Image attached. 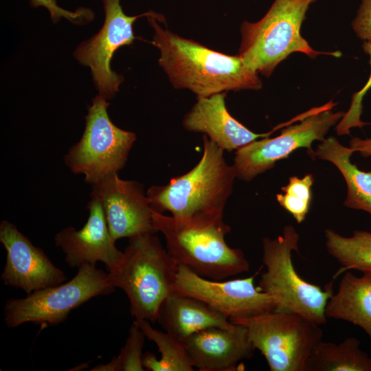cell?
Segmentation results:
<instances>
[{
	"label": "cell",
	"instance_id": "1",
	"mask_svg": "<svg viewBox=\"0 0 371 371\" xmlns=\"http://www.w3.org/2000/svg\"><path fill=\"white\" fill-rule=\"evenodd\" d=\"M154 29L152 44L160 52L159 64L177 89H186L197 97L239 90H258L262 82L258 72L238 54L211 49L164 28L163 16L150 11L146 16Z\"/></svg>",
	"mask_w": 371,
	"mask_h": 371
},
{
	"label": "cell",
	"instance_id": "2",
	"mask_svg": "<svg viewBox=\"0 0 371 371\" xmlns=\"http://www.w3.org/2000/svg\"><path fill=\"white\" fill-rule=\"evenodd\" d=\"M153 223L157 232L164 235L166 249L178 264L201 276L222 280L249 270L243 251L225 241L231 228L223 216L179 219L153 210Z\"/></svg>",
	"mask_w": 371,
	"mask_h": 371
},
{
	"label": "cell",
	"instance_id": "3",
	"mask_svg": "<svg viewBox=\"0 0 371 371\" xmlns=\"http://www.w3.org/2000/svg\"><path fill=\"white\" fill-rule=\"evenodd\" d=\"M203 143V155L190 171L166 185L148 189L146 196L153 211L168 212L179 219L224 215L236 172L233 165L227 164L224 150L205 135Z\"/></svg>",
	"mask_w": 371,
	"mask_h": 371
},
{
	"label": "cell",
	"instance_id": "4",
	"mask_svg": "<svg viewBox=\"0 0 371 371\" xmlns=\"http://www.w3.org/2000/svg\"><path fill=\"white\" fill-rule=\"evenodd\" d=\"M178 268L155 234H146L128 238L122 260L108 276L126 293L135 320L155 323L162 303L174 291Z\"/></svg>",
	"mask_w": 371,
	"mask_h": 371
},
{
	"label": "cell",
	"instance_id": "5",
	"mask_svg": "<svg viewBox=\"0 0 371 371\" xmlns=\"http://www.w3.org/2000/svg\"><path fill=\"white\" fill-rule=\"evenodd\" d=\"M315 1L275 0L260 20L244 21L240 25L238 55L256 71L267 77L279 63L295 52L311 58L320 54L340 57V52L315 50L301 34L306 13Z\"/></svg>",
	"mask_w": 371,
	"mask_h": 371
},
{
	"label": "cell",
	"instance_id": "6",
	"mask_svg": "<svg viewBox=\"0 0 371 371\" xmlns=\"http://www.w3.org/2000/svg\"><path fill=\"white\" fill-rule=\"evenodd\" d=\"M299 234L292 225L284 227L274 239L262 240L263 272L258 282L260 290L276 302L278 312L294 313L318 325L326 323L325 309L333 295V280L322 289L302 279L292 261V251L298 252Z\"/></svg>",
	"mask_w": 371,
	"mask_h": 371
},
{
	"label": "cell",
	"instance_id": "7",
	"mask_svg": "<svg viewBox=\"0 0 371 371\" xmlns=\"http://www.w3.org/2000/svg\"><path fill=\"white\" fill-rule=\"evenodd\" d=\"M115 289L108 272L85 264L67 282L34 291L25 297L9 299L4 305V322L9 328L27 322L58 325L72 310L93 297L109 295Z\"/></svg>",
	"mask_w": 371,
	"mask_h": 371
},
{
	"label": "cell",
	"instance_id": "8",
	"mask_svg": "<svg viewBox=\"0 0 371 371\" xmlns=\"http://www.w3.org/2000/svg\"><path fill=\"white\" fill-rule=\"evenodd\" d=\"M109 105L102 96L94 98L85 116L80 139L64 156L69 169L74 174L83 175L85 181L91 186L124 167L136 140L135 133L111 122Z\"/></svg>",
	"mask_w": 371,
	"mask_h": 371
},
{
	"label": "cell",
	"instance_id": "9",
	"mask_svg": "<svg viewBox=\"0 0 371 371\" xmlns=\"http://www.w3.org/2000/svg\"><path fill=\"white\" fill-rule=\"evenodd\" d=\"M230 322L246 327L271 371H306L308 359L322 341L319 325L294 313L274 311Z\"/></svg>",
	"mask_w": 371,
	"mask_h": 371
},
{
	"label": "cell",
	"instance_id": "10",
	"mask_svg": "<svg viewBox=\"0 0 371 371\" xmlns=\"http://www.w3.org/2000/svg\"><path fill=\"white\" fill-rule=\"evenodd\" d=\"M335 104L330 101L312 108L306 111L299 123L286 126L278 136L256 139L236 150L233 164L236 177L250 181L298 148H307L313 157V142L324 141L330 128L337 125L344 114L332 111Z\"/></svg>",
	"mask_w": 371,
	"mask_h": 371
},
{
	"label": "cell",
	"instance_id": "11",
	"mask_svg": "<svg viewBox=\"0 0 371 371\" xmlns=\"http://www.w3.org/2000/svg\"><path fill=\"white\" fill-rule=\"evenodd\" d=\"M258 272L245 278L216 280L179 265L173 289L205 302L229 321L250 318L276 310L274 299L254 284Z\"/></svg>",
	"mask_w": 371,
	"mask_h": 371
},
{
	"label": "cell",
	"instance_id": "12",
	"mask_svg": "<svg viewBox=\"0 0 371 371\" xmlns=\"http://www.w3.org/2000/svg\"><path fill=\"white\" fill-rule=\"evenodd\" d=\"M102 1L105 14L104 24L96 34L77 47L74 56L91 69L99 95L107 100L115 95L123 81L122 76L111 69V60L120 47L133 42L134 22L139 17L147 16L150 12L131 16L124 12L120 0Z\"/></svg>",
	"mask_w": 371,
	"mask_h": 371
},
{
	"label": "cell",
	"instance_id": "13",
	"mask_svg": "<svg viewBox=\"0 0 371 371\" xmlns=\"http://www.w3.org/2000/svg\"><path fill=\"white\" fill-rule=\"evenodd\" d=\"M90 198L101 204L112 238H132L157 232L153 210L142 184L114 172L92 186Z\"/></svg>",
	"mask_w": 371,
	"mask_h": 371
},
{
	"label": "cell",
	"instance_id": "14",
	"mask_svg": "<svg viewBox=\"0 0 371 371\" xmlns=\"http://www.w3.org/2000/svg\"><path fill=\"white\" fill-rule=\"evenodd\" d=\"M0 242L6 251V262L1 276L4 284L21 289L28 295L66 280L65 273L43 250L34 245L8 221L0 223Z\"/></svg>",
	"mask_w": 371,
	"mask_h": 371
},
{
	"label": "cell",
	"instance_id": "15",
	"mask_svg": "<svg viewBox=\"0 0 371 371\" xmlns=\"http://www.w3.org/2000/svg\"><path fill=\"white\" fill-rule=\"evenodd\" d=\"M87 209L89 216L83 227L78 230L71 226L61 229L54 237L55 245L71 268L102 262L107 271H111L122 260L123 251L115 245L100 203L90 198Z\"/></svg>",
	"mask_w": 371,
	"mask_h": 371
},
{
	"label": "cell",
	"instance_id": "16",
	"mask_svg": "<svg viewBox=\"0 0 371 371\" xmlns=\"http://www.w3.org/2000/svg\"><path fill=\"white\" fill-rule=\"evenodd\" d=\"M226 92L197 97L186 114L183 126L188 131L202 133L223 150L232 152L296 122L295 117L265 133H256L233 117L225 105Z\"/></svg>",
	"mask_w": 371,
	"mask_h": 371
},
{
	"label": "cell",
	"instance_id": "17",
	"mask_svg": "<svg viewBox=\"0 0 371 371\" xmlns=\"http://www.w3.org/2000/svg\"><path fill=\"white\" fill-rule=\"evenodd\" d=\"M183 342L194 368L200 371L239 370V363L250 359L256 350L246 327L239 324L227 328H208Z\"/></svg>",
	"mask_w": 371,
	"mask_h": 371
},
{
	"label": "cell",
	"instance_id": "18",
	"mask_svg": "<svg viewBox=\"0 0 371 371\" xmlns=\"http://www.w3.org/2000/svg\"><path fill=\"white\" fill-rule=\"evenodd\" d=\"M157 322L182 341L208 328H227L234 325L225 315L205 302L175 291L162 303Z\"/></svg>",
	"mask_w": 371,
	"mask_h": 371
},
{
	"label": "cell",
	"instance_id": "19",
	"mask_svg": "<svg viewBox=\"0 0 371 371\" xmlns=\"http://www.w3.org/2000/svg\"><path fill=\"white\" fill-rule=\"evenodd\" d=\"M344 273L337 291L327 302L326 316L359 326L371 341V271L361 277Z\"/></svg>",
	"mask_w": 371,
	"mask_h": 371
},
{
	"label": "cell",
	"instance_id": "20",
	"mask_svg": "<svg viewBox=\"0 0 371 371\" xmlns=\"http://www.w3.org/2000/svg\"><path fill=\"white\" fill-rule=\"evenodd\" d=\"M355 150L343 146L334 137H329L318 144L313 158L333 164L341 173L347 186L344 205L365 211L371 214V171L360 170L350 161Z\"/></svg>",
	"mask_w": 371,
	"mask_h": 371
},
{
	"label": "cell",
	"instance_id": "21",
	"mask_svg": "<svg viewBox=\"0 0 371 371\" xmlns=\"http://www.w3.org/2000/svg\"><path fill=\"white\" fill-rule=\"evenodd\" d=\"M306 371H371V357L355 337L339 344L322 341L308 359Z\"/></svg>",
	"mask_w": 371,
	"mask_h": 371
},
{
	"label": "cell",
	"instance_id": "22",
	"mask_svg": "<svg viewBox=\"0 0 371 371\" xmlns=\"http://www.w3.org/2000/svg\"><path fill=\"white\" fill-rule=\"evenodd\" d=\"M325 236L328 254L342 266L335 278L350 269L371 271V232L355 230L352 236L346 237L327 229Z\"/></svg>",
	"mask_w": 371,
	"mask_h": 371
},
{
	"label": "cell",
	"instance_id": "23",
	"mask_svg": "<svg viewBox=\"0 0 371 371\" xmlns=\"http://www.w3.org/2000/svg\"><path fill=\"white\" fill-rule=\"evenodd\" d=\"M145 337L158 348L161 358L158 359L159 371H192L188 352L183 342L168 333L153 328L146 319L135 320Z\"/></svg>",
	"mask_w": 371,
	"mask_h": 371
},
{
	"label": "cell",
	"instance_id": "24",
	"mask_svg": "<svg viewBox=\"0 0 371 371\" xmlns=\"http://www.w3.org/2000/svg\"><path fill=\"white\" fill-rule=\"evenodd\" d=\"M313 182L311 174L306 175L302 178L292 176L288 184L281 188L284 193L276 194L280 205L291 214L299 224L304 221L310 210Z\"/></svg>",
	"mask_w": 371,
	"mask_h": 371
},
{
	"label": "cell",
	"instance_id": "25",
	"mask_svg": "<svg viewBox=\"0 0 371 371\" xmlns=\"http://www.w3.org/2000/svg\"><path fill=\"white\" fill-rule=\"evenodd\" d=\"M145 335L134 321L129 329L128 336L120 354L106 364H100L91 370L95 371H144L142 350Z\"/></svg>",
	"mask_w": 371,
	"mask_h": 371
},
{
	"label": "cell",
	"instance_id": "26",
	"mask_svg": "<svg viewBox=\"0 0 371 371\" xmlns=\"http://www.w3.org/2000/svg\"><path fill=\"white\" fill-rule=\"evenodd\" d=\"M362 48L369 56V63L371 68V42L363 41ZM371 89V70L367 82L361 89L352 95L350 106L344 113L343 117L337 124L335 130L339 135H349L351 128L358 127L362 128L368 123L361 120L363 113V99L366 93Z\"/></svg>",
	"mask_w": 371,
	"mask_h": 371
},
{
	"label": "cell",
	"instance_id": "27",
	"mask_svg": "<svg viewBox=\"0 0 371 371\" xmlns=\"http://www.w3.org/2000/svg\"><path fill=\"white\" fill-rule=\"evenodd\" d=\"M30 4L34 8L39 6L46 8L54 22H58L61 18L74 24H85L93 18V12L88 8H80L75 12H71L60 7L56 0H30Z\"/></svg>",
	"mask_w": 371,
	"mask_h": 371
},
{
	"label": "cell",
	"instance_id": "28",
	"mask_svg": "<svg viewBox=\"0 0 371 371\" xmlns=\"http://www.w3.org/2000/svg\"><path fill=\"white\" fill-rule=\"evenodd\" d=\"M352 27L359 38L371 42V0H361Z\"/></svg>",
	"mask_w": 371,
	"mask_h": 371
},
{
	"label": "cell",
	"instance_id": "29",
	"mask_svg": "<svg viewBox=\"0 0 371 371\" xmlns=\"http://www.w3.org/2000/svg\"><path fill=\"white\" fill-rule=\"evenodd\" d=\"M350 147L359 153L363 157H371V138L361 139L352 137L350 142Z\"/></svg>",
	"mask_w": 371,
	"mask_h": 371
}]
</instances>
